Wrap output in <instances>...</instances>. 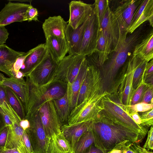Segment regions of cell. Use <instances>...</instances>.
I'll return each instance as SVG.
<instances>
[{
  "mask_svg": "<svg viewBox=\"0 0 153 153\" xmlns=\"http://www.w3.org/2000/svg\"><path fill=\"white\" fill-rule=\"evenodd\" d=\"M32 50L31 52L27 56L24 62L25 69L21 71L25 77L27 76L42 61L48 52L45 43L39 45Z\"/></svg>",
  "mask_w": 153,
  "mask_h": 153,
  "instance_id": "cb8c5ba5",
  "label": "cell"
},
{
  "mask_svg": "<svg viewBox=\"0 0 153 153\" xmlns=\"http://www.w3.org/2000/svg\"><path fill=\"white\" fill-rule=\"evenodd\" d=\"M3 108L8 115L12 124L8 127L6 141L2 149H16L20 153H33L28 136L20 126V117L9 103Z\"/></svg>",
  "mask_w": 153,
  "mask_h": 153,
  "instance_id": "5b68a950",
  "label": "cell"
},
{
  "mask_svg": "<svg viewBox=\"0 0 153 153\" xmlns=\"http://www.w3.org/2000/svg\"><path fill=\"white\" fill-rule=\"evenodd\" d=\"M100 91L103 92L100 85L99 70L96 67L88 64L85 78L80 90L76 106L95 93Z\"/></svg>",
  "mask_w": 153,
  "mask_h": 153,
  "instance_id": "7c38bea8",
  "label": "cell"
},
{
  "mask_svg": "<svg viewBox=\"0 0 153 153\" xmlns=\"http://www.w3.org/2000/svg\"><path fill=\"white\" fill-rule=\"evenodd\" d=\"M25 53L16 51L4 44L0 45V71L9 77H14L13 65L17 58Z\"/></svg>",
  "mask_w": 153,
  "mask_h": 153,
  "instance_id": "d6986e66",
  "label": "cell"
},
{
  "mask_svg": "<svg viewBox=\"0 0 153 153\" xmlns=\"http://www.w3.org/2000/svg\"><path fill=\"white\" fill-rule=\"evenodd\" d=\"M4 88L9 104L21 120L24 119L25 112L23 104L19 96L9 87L4 86Z\"/></svg>",
  "mask_w": 153,
  "mask_h": 153,
  "instance_id": "f546056e",
  "label": "cell"
},
{
  "mask_svg": "<svg viewBox=\"0 0 153 153\" xmlns=\"http://www.w3.org/2000/svg\"><path fill=\"white\" fill-rule=\"evenodd\" d=\"M88 66V64L85 56L76 76L71 84H68V91L70 111L76 106L80 90L85 78Z\"/></svg>",
  "mask_w": 153,
  "mask_h": 153,
  "instance_id": "ffe728a7",
  "label": "cell"
},
{
  "mask_svg": "<svg viewBox=\"0 0 153 153\" xmlns=\"http://www.w3.org/2000/svg\"><path fill=\"white\" fill-rule=\"evenodd\" d=\"M151 85L142 82L135 90L130 105L141 102L143 94L146 90Z\"/></svg>",
  "mask_w": 153,
  "mask_h": 153,
  "instance_id": "d590c367",
  "label": "cell"
},
{
  "mask_svg": "<svg viewBox=\"0 0 153 153\" xmlns=\"http://www.w3.org/2000/svg\"><path fill=\"white\" fill-rule=\"evenodd\" d=\"M99 113L114 122L137 133L139 136V141L147 133V127L137 124L126 112L117 93L108 94L102 98L101 109Z\"/></svg>",
  "mask_w": 153,
  "mask_h": 153,
  "instance_id": "3957f363",
  "label": "cell"
},
{
  "mask_svg": "<svg viewBox=\"0 0 153 153\" xmlns=\"http://www.w3.org/2000/svg\"><path fill=\"white\" fill-rule=\"evenodd\" d=\"M45 38V44L48 51L52 58L59 63L68 53V48L65 38L62 39L51 36Z\"/></svg>",
  "mask_w": 153,
  "mask_h": 153,
  "instance_id": "603a6c76",
  "label": "cell"
},
{
  "mask_svg": "<svg viewBox=\"0 0 153 153\" xmlns=\"http://www.w3.org/2000/svg\"><path fill=\"white\" fill-rule=\"evenodd\" d=\"M109 3L108 0H96L93 5L95 9L99 28Z\"/></svg>",
  "mask_w": 153,
  "mask_h": 153,
  "instance_id": "e575fe53",
  "label": "cell"
},
{
  "mask_svg": "<svg viewBox=\"0 0 153 153\" xmlns=\"http://www.w3.org/2000/svg\"><path fill=\"white\" fill-rule=\"evenodd\" d=\"M93 144H94V139L90 126L76 143L73 153H85Z\"/></svg>",
  "mask_w": 153,
  "mask_h": 153,
  "instance_id": "4dcf8cb0",
  "label": "cell"
},
{
  "mask_svg": "<svg viewBox=\"0 0 153 153\" xmlns=\"http://www.w3.org/2000/svg\"><path fill=\"white\" fill-rule=\"evenodd\" d=\"M108 94L106 92H99L84 100L71 111L67 124L73 125L93 120L101 110L102 98Z\"/></svg>",
  "mask_w": 153,
  "mask_h": 153,
  "instance_id": "52a82bcc",
  "label": "cell"
},
{
  "mask_svg": "<svg viewBox=\"0 0 153 153\" xmlns=\"http://www.w3.org/2000/svg\"><path fill=\"white\" fill-rule=\"evenodd\" d=\"M142 0L122 1L114 10H111L112 24L119 47L126 39L133 16Z\"/></svg>",
  "mask_w": 153,
  "mask_h": 153,
  "instance_id": "8992f818",
  "label": "cell"
},
{
  "mask_svg": "<svg viewBox=\"0 0 153 153\" xmlns=\"http://www.w3.org/2000/svg\"><path fill=\"white\" fill-rule=\"evenodd\" d=\"M153 85H151L145 92L141 102L153 104Z\"/></svg>",
  "mask_w": 153,
  "mask_h": 153,
  "instance_id": "60d3db41",
  "label": "cell"
},
{
  "mask_svg": "<svg viewBox=\"0 0 153 153\" xmlns=\"http://www.w3.org/2000/svg\"><path fill=\"white\" fill-rule=\"evenodd\" d=\"M26 77L29 94L26 115L34 111L44 103L62 98L67 90L68 83L65 82L55 83L46 86H38L30 81L27 76Z\"/></svg>",
  "mask_w": 153,
  "mask_h": 153,
  "instance_id": "277c9868",
  "label": "cell"
},
{
  "mask_svg": "<svg viewBox=\"0 0 153 153\" xmlns=\"http://www.w3.org/2000/svg\"><path fill=\"white\" fill-rule=\"evenodd\" d=\"M5 26L0 25V45H3L6 42L9 34Z\"/></svg>",
  "mask_w": 153,
  "mask_h": 153,
  "instance_id": "b9f144b4",
  "label": "cell"
},
{
  "mask_svg": "<svg viewBox=\"0 0 153 153\" xmlns=\"http://www.w3.org/2000/svg\"><path fill=\"white\" fill-rule=\"evenodd\" d=\"M0 153H20L16 149H0Z\"/></svg>",
  "mask_w": 153,
  "mask_h": 153,
  "instance_id": "f5cc1de1",
  "label": "cell"
},
{
  "mask_svg": "<svg viewBox=\"0 0 153 153\" xmlns=\"http://www.w3.org/2000/svg\"><path fill=\"white\" fill-rule=\"evenodd\" d=\"M15 77L18 79H23L24 77V74L20 70L16 73Z\"/></svg>",
  "mask_w": 153,
  "mask_h": 153,
  "instance_id": "11a10c76",
  "label": "cell"
},
{
  "mask_svg": "<svg viewBox=\"0 0 153 153\" xmlns=\"http://www.w3.org/2000/svg\"><path fill=\"white\" fill-rule=\"evenodd\" d=\"M140 26L126 39L115 51L111 52L108 59L98 68L102 91L109 94L115 92L123 74V68L131 56L136 45L147 34Z\"/></svg>",
  "mask_w": 153,
  "mask_h": 153,
  "instance_id": "6da1fadb",
  "label": "cell"
},
{
  "mask_svg": "<svg viewBox=\"0 0 153 153\" xmlns=\"http://www.w3.org/2000/svg\"><path fill=\"white\" fill-rule=\"evenodd\" d=\"M45 153H73L68 142L61 132L49 141Z\"/></svg>",
  "mask_w": 153,
  "mask_h": 153,
  "instance_id": "83f0119b",
  "label": "cell"
},
{
  "mask_svg": "<svg viewBox=\"0 0 153 153\" xmlns=\"http://www.w3.org/2000/svg\"><path fill=\"white\" fill-rule=\"evenodd\" d=\"M91 120L73 125L65 124L61 128V132L68 142L73 152L75 145L82 134L89 128Z\"/></svg>",
  "mask_w": 153,
  "mask_h": 153,
  "instance_id": "44dd1931",
  "label": "cell"
},
{
  "mask_svg": "<svg viewBox=\"0 0 153 153\" xmlns=\"http://www.w3.org/2000/svg\"><path fill=\"white\" fill-rule=\"evenodd\" d=\"M152 76H153V59L148 62L146 65L144 71L143 80L145 78Z\"/></svg>",
  "mask_w": 153,
  "mask_h": 153,
  "instance_id": "7bdbcfd3",
  "label": "cell"
},
{
  "mask_svg": "<svg viewBox=\"0 0 153 153\" xmlns=\"http://www.w3.org/2000/svg\"><path fill=\"white\" fill-rule=\"evenodd\" d=\"M128 141H129L126 140L117 144L112 149L106 153H123V147Z\"/></svg>",
  "mask_w": 153,
  "mask_h": 153,
  "instance_id": "f6af8a7d",
  "label": "cell"
},
{
  "mask_svg": "<svg viewBox=\"0 0 153 153\" xmlns=\"http://www.w3.org/2000/svg\"><path fill=\"white\" fill-rule=\"evenodd\" d=\"M88 18L76 29L73 28L68 24L65 32V38L69 55L79 54L84 30Z\"/></svg>",
  "mask_w": 153,
  "mask_h": 153,
  "instance_id": "ac0fdd59",
  "label": "cell"
},
{
  "mask_svg": "<svg viewBox=\"0 0 153 153\" xmlns=\"http://www.w3.org/2000/svg\"><path fill=\"white\" fill-rule=\"evenodd\" d=\"M38 12L37 9L31 4L28 7L26 12L23 21H27L29 22L32 20L38 21Z\"/></svg>",
  "mask_w": 153,
  "mask_h": 153,
  "instance_id": "74e56055",
  "label": "cell"
},
{
  "mask_svg": "<svg viewBox=\"0 0 153 153\" xmlns=\"http://www.w3.org/2000/svg\"><path fill=\"white\" fill-rule=\"evenodd\" d=\"M53 102L62 125L67 124L71 112L68 88L64 96Z\"/></svg>",
  "mask_w": 153,
  "mask_h": 153,
  "instance_id": "f1b7e54d",
  "label": "cell"
},
{
  "mask_svg": "<svg viewBox=\"0 0 153 153\" xmlns=\"http://www.w3.org/2000/svg\"><path fill=\"white\" fill-rule=\"evenodd\" d=\"M0 85L7 87L13 90L19 97L24 106L25 112L29 94L28 79H18L15 77H5L0 72Z\"/></svg>",
  "mask_w": 153,
  "mask_h": 153,
  "instance_id": "e0dca14e",
  "label": "cell"
},
{
  "mask_svg": "<svg viewBox=\"0 0 153 153\" xmlns=\"http://www.w3.org/2000/svg\"><path fill=\"white\" fill-rule=\"evenodd\" d=\"M153 26V0H143L131 21L128 33H133L145 22Z\"/></svg>",
  "mask_w": 153,
  "mask_h": 153,
  "instance_id": "2e32d148",
  "label": "cell"
},
{
  "mask_svg": "<svg viewBox=\"0 0 153 153\" xmlns=\"http://www.w3.org/2000/svg\"><path fill=\"white\" fill-rule=\"evenodd\" d=\"M8 129V127L6 126L0 133V149H3L5 146L7 140Z\"/></svg>",
  "mask_w": 153,
  "mask_h": 153,
  "instance_id": "ee69618b",
  "label": "cell"
},
{
  "mask_svg": "<svg viewBox=\"0 0 153 153\" xmlns=\"http://www.w3.org/2000/svg\"><path fill=\"white\" fill-rule=\"evenodd\" d=\"M30 4L9 1L0 11V25L6 26L15 22H22Z\"/></svg>",
  "mask_w": 153,
  "mask_h": 153,
  "instance_id": "5bb4252c",
  "label": "cell"
},
{
  "mask_svg": "<svg viewBox=\"0 0 153 153\" xmlns=\"http://www.w3.org/2000/svg\"><path fill=\"white\" fill-rule=\"evenodd\" d=\"M93 5L80 0L72 1L69 4L70 17L68 24L76 29L89 17L93 10Z\"/></svg>",
  "mask_w": 153,
  "mask_h": 153,
  "instance_id": "9a60e30c",
  "label": "cell"
},
{
  "mask_svg": "<svg viewBox=\"0 0 153 153\" xmlns=\"http://www.w3.org/2000/svg\"><path fill=\"white\" fill-rule=\"evenodd\" d=\"M126 112L128 114L135 112H143L153 109V104L141 102L133 105H124Z\"/></svg>",
  "mask_w": 153,
  "mask_h": 153,
  "instance_id": "836d02e7",
  "label": "cell"
},
{
  "mask_svg": "<svg viewBox=\"0 0 153 153\" xmlns=\"http://www.w3.org/2000/svg\"><path fill=\"white\" fill-rule=\"evenodd\" d=\"M85 153H104L100 149L92 145L89 149Z\"/></svg>",
  "mask_w": 153,
  "mask_h": 153,
  "instance_id": "816d5d0a",
  "label": "cell"
},
{
  "mask_svg": "<svg viewBox=\"0 0 153 153\" xmlns=\"http://www.w3.org/2000/svg\"><path fill=\"white\" fill-rule=\"evenodd\" d=\"M128 114L137 124L141 126L144 127L142 125L141 120L138 112L131 113Z\"/></svg>",
  "mask_w": 153,
  "mask_h": 153,
  "instance_id": "681fc988",
  "label": "cell"
},
{
  "mask_svg": "<svg viewBox=\"0 0 153 153\" xmlns=\"http://www.w3.org/2000/svg\"><path fill=\"white\" fill-rule=\"evenodd\" d=\"M90 128L94 145L104 153L126 140L132 142L139 141L137 133L114 122L100 113L91 120Z\"/></svg>",
  "mask_w": 153,
  "mask_h": 153,
  "instance_id": "7a4b0ae2",
  "label": "cell"
},
{
  "mask_svg": "<svg viewBox=\"0 0 153 153\" xmlns=\"http://www.w3.org/2000/svg\"><path fill=\"white\" fill-rule=\"evenodd\" d=\"M7 101L4 86L0 85V105L5 102Z\"/></svg>",
  "mask_w": 153,
  "mask_h": 153,
  "instance_id": "c3c4849f",
  "label": "cell"
},
{
  "mask_svg": "<svg viewBox=\"0 0 153 153\" xmlns=\"http://www.w3.org/2000/svg\"><path fill=\"white\" fill-rule=\"evenodd\" d=\"M148 136L147 140L143 147L148 150L153 149V126H151L150 129L147 132Z\"/></svg>",
  "mask_w": 153,
  "mask_h": 153,
  "instance_id": "ab89813d",
  "label": "cell"
},
{
  "mask_svg": "<svg viewBox=\"0 0 153 153\" xmlns=\"http://www.w3.org/2000/svg\"><path fill=\"white\" fill-rule=\"evenodd\" d=\"M20 125L22 128L25 131L29 127V122L28 120L24 119L21 120L20 122Z\"/></svg>",
  "mask_w": 153,
  "mask_h": 153,
  "instance_id": "f907efd6",
  "label": "cell"
},
{
  "mask_svg": "<svg viewBox=\"0 0 153 153\" xmlns=\"http://www.w3.org/2000/svg\"><path fill=\"white\" fill-rule=\"evenodd\" d=\"M132 145L134 149L139 153H153L152 151H150L140 146L137 142L133 143Z\"/></svg>",
  "mask_w": 153,
  "mask_h": 153,
  "instance_id": "7dc6e473",
  "label": "cell"
},
{
  "mask_svg": "<svg viewBox=\"0 0 153 153\" xmlns=\"http://www.w3.org/2000/svg\"><path fill=\"white\" fill-rule=\"evenodd\" d=\"M58 63L48 51L43 59L27 76L29 81L38 86L45 85L50 79Z\"/></svg>",
  "mask_w": 153,
  "mask_h": 153,
  "instance_id": "4fadbf2b",
  "label": "cell"
},
{
  "mask_svg": "<svg viewBox=\"0 0 153 153\" xmlns=\"http://www.w3.org/2000/svg\"><path fill=\"white\" fill-rule=\"evenodd\" d=\"M99 29L111 42L112 45L111 52L116 50L119 47L118 41L112 24V13L109 2Z\"/></svg>",
  "mask_w": 153,
  "mask_h": 153,
  "instance_id": "484cf974",
  "label": "cell"
},
{
  "mask_svg": "<svg viewBox=\"0 0 153 153\" xmlns=\"http://www.w3.org/2000/svg\"><path fill=\"white\" fill-rule=\"evenodd\" d=\"M139 58L132 55L124 65L125 74L117 93L120 101L124 105L131 104L134 91L132 88L133 74Z\"/></svg>",
  "mask_w": 153,
  "mask_h": 153,
  "instance_id": "30bf717a",
  "label": "cell"
},
{
  "mask_svg": "<svg viewBox=\"0 0 153 153\" xmlns=\"http://www.w3.org/2000/svg\"><path fill=\"white\" fill-rule=\"evenodd\" d=\"M85 56L79 54L74 56L68 71L67 81L68 84H71L79 72L83 60Z\"/></svg>",
  "mask_w": 153,
  "mask_h": 153,
  "instance_id": "1f68e13d",
  "label": "cell"
},
{
  "mask_svg": "<svg viewBox=\"0 0 153 153\" xmlns=\"http://www.w3.org/2000/svg\"><path fill=\"white\" fill-rule=\"evenodd\" d=\"M36 110L39 112L48 143L49 141L61 132L62 125L53 101L42 103Z\"/></svg>",
  "mask_w": 153,
  "mask_h": 153,
  "instance_id": "9c48e42d",
  "label": "cell"
},
{
  "mask_svg": "<svg viewBox=\"0 0 153 153\" xmlns=\"http://www.w3.org/2000/svg\"><path fill=\"white\" fill-rule=\"evenodd\" d=\"M133 143L129 141L126 142L123 147V153H139L132 146Z\"/></svg>",
  "mask_w": 153,
  "mask_h": 153,
  "instance_id": "bcb514c9",
  "label": "cell"
},
{
  "mask_svg": "<svg viewBox=\"0 0 153 153\" xmlns=\"http://www.w3.org/2000/svg\"><path fill=\"white\" fill-rule=\"evenodd\" d=\"M132 55L148 62L153 58V31L152 29L135 46Z\"/></svg>",
  "mask_w": 153,
  "mask_h": 153,
  "instance_id": "d4e9b609",
  "label": "cell"
},
{
  "mask_svg": "<svg viewBox=\"0 0 153 153\" xmlns=\"http://www.w3.org/2000/svg\"><path fill=\"white\" fill-rule=\"evenodd\" d=\"M25 119L29 122V127L25 131L33 153H45L48 141L38 112L36 110L26 114Z\"/></svg>",
  "mask_w": 153,
  "mask_h": 153,
  "instance_id": "ba28073f",
  "label": "cell"
},
{
  "mask_svg": "<svg viewBox=\"0 0 153 153\" xmlns=\"http://www.w3.org/2000/svg\"><path fill=\"white\" fill-rule=\"evenodd\" d=\"M144 126H151L153 125V109L143 112L139 115Z\"/></svg>",
  "mask_w": 153,
  "mask_h": 153,
  "instance_id": "8d00e7d4",
  "label": "cell"
},
{
  "mask_svg": "<svg viewBox=\"0 0 153 153\" xmlns=\"http://www.w3.org/2000/svg\"><path fill=\"white\" fill-rule=\"evenodd\" d=\"M5 127V124L3 115L0 111V133Z\"/></svg>",
  "mask_w": 153,
  "mask_h": 153,
  "instance_id": "db71d44e",
  "label": "cell"
},
{
  "mask_svg": "<svg viewBox=\"0 0 153 153\" xmlns=\"http://www.w3.org/2000/svg\"><path fill=\"white\" fill-rule=\"evenodd\" d=\"M148 62L139 58L136 67L134 71L132 80V88L135 90L143 82L144 71Z\"/></svg>",
  "mask_w": 153,
  "mask_h": 153,
  "instance_id": "d6a6232c",
  "label": "cell"
},
{
  "mask_svg": "<svg viewBox=\"0 0 153 153\" xmlns=\"http://www.w3.org/2000/svg\"><path fill=\"white\" fill-rule=\"evenodd\" d=\"M92 11L84 29L79 54L86 56L96 50L97 40L99 29L95 9L93 4Z\"/></svg>",
  "mask_w": 153,
  "mask_h": 153,
  "instance_id": "8fae6325",
  "label": "cell"
},
{
  "mask_svg": "<svg viewBox=\"0 0 153 153\" xmlns=\"http://www.w3.org/2000/svg\"><path fill=\"white\" fill-rule=\"evenodd\" d=\"M74 56L68 55L65 57L60 61L58 63L49 81L42 86H48L58 82H64L67 83V77L68 71L70 66L74 59Z\"/></svg>",
  "mask_w": 153,
  "mask_h": 153,
  "instance_id": "4316f807",
  "label": "cell"
},
{
  "mask_svg": "<svg viewBox=\"0 0 153 153\" xmlns=\"http://www.w3.org/2000/svg\"><path fill=\"white\" fill-rule=\"evenodd\" d=\"M68 24L60 16H50L45 20L42 27L45 38L51 36L60 38H65V32Z\"/></svg>",
  "mask_w": 153,
  "mask_h": 153,
  "instance_id": "7402d4cb",
  "label": "cell"
},
{
  "mask_svg": "<svg viewBox=\"0 0 153 153\" xmlns=\"http://www.w3.org/2000/svg\"><path fill=\"white\" fill-rule=\"evenodd\" d=\"M32 51V49L26 53H25L16 59L14 63L13 67V71L14 77L16 73L20 70L22 65L27 56Z\"/></svg>",
  "mask_w": 153,
  "mask_h": 153,
  "instance_id": "f35d334b",
  "label": "cell"
}]
</instances>
